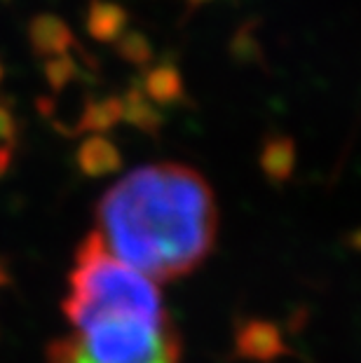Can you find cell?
Instances as JSON below:
<instances>
[{"label":"cell","instance_id":"6da1fadb","mask_svg":"<svg viewBox=\"0 0 361 363\" xmlns=\"http://www.w3.org/2000/svg\"><path fill=\"white\" fill-rule=\"evenodd\" d=\"M96 233L115 258L148 279L176 281L213 251L216 197L204 176L186 164H145L104 192Z\"/></svg>","mask_w":361,"mask_h":363},{"label":"cell","instance_id":"7a4b0ae2","mask_svg":"<svg viewBox=\"0 0 361 363\" xmlns=\"http://www.w3.org/2000/svg\"><path fill=\"white\" fill-rule=\"evenodd\" d=\"M45 363H181V337L169 312H111L50 342Z\"/></svg>","mask_w":361,"mask_h":363},{"label":"cell","instance_id":"3957f363","mask_svg":"<svg viewBox=\"0 0 361 363\" xmlns=\"http://www.w3.org/2000/svg\"><path fill=\"white\" fill-rule=\"evenodd\" d=\"M71 328L111 312L165 314L157 284L115 258L94 230L82 239L68 274V296L61 303Z\"/></svg>","mask_w":361,"mask_h":363},{"label":"cell","instance_id":"277c9868","mask_svg":"<svg viewBox=\"0 0 361 363\" xmlns=\"http://www.w3.org/2000/svg\"><path fill=\"white\" fill-rule=\"evenodd\" d=\"M28 40L40 57H61L75 45V35L64 19L43 12L28 21Z\"/></svg>","mask_w":361,"mask_h":363},{"label":"cell","instance_id":"5b68a950","mask_svg":"<svg viewBox=\"0 0 361 363\" xmlns=\"http://www.w3.org/2000/svg\"><path fill=\"white\" fill-rule=\"evenodd\" d=\"M87 33L99 43H111L125 33L129 24V14L125 7L111 3V0H89L87 10Z\"/></svg>","mask_w":361,"mask_h":363},{"label":"cell","instance_id":"8992f818","mask_svg":"<svg viewBox=\"0 0 361 363\" xmlns=\"http://www.w3.org/2000/svg\"><path fill=\"white\" fill-rule=\"evenodd\" d=\"M78 164L84 174L89 176H101V174H109L118 167V152L115 148L104 141V138H89L84 141L78 150Z\"/></svg>","mask_w":361,"mask_h":363},{"label":"cell","instance_id":"52a82bcc","mask_svg":"<svg viewBox=\"0 0 361 363\" xmlns=\"http://www.w3.org/2000/svg\"><path fill=\"white\" fill-rule=\"evenodd\" d=\"M73 75H75V61L68 57V54L52 57L48 64H45V78H48L52 89H64L66 84L73 80Z\"/></svg>","mask_w":361,"mask_h":363},{"label":"cell","instance_id":"ba28073f","mask_svg":"<svg viewBox=\"0 0 361 363\" xmlns=\"http://www.w3.org/2000/svg\"><path fill=\"white\" fill-rule=\"evenodd\" d=\"M118 52L122 59L132 61V64H143V61L150 59V45L139 30H129V33L122 35L118 43Z\"/></svg>","mask_w":361,"mask_h":363},{"label":"cell","instance_id":"9c48e42d","mask_svg":"<svg viewBox=\"0 0 361 363\" xmlns=\"http://www.w3.org/2000/svg\"><path fill=\"white\" fill-rule=\"evenodd\" d=\"M145 84H148V91H150L152 96L169 99L176 89H179V75H176L174 68L160 66V68H155V71L148 75Z\"/></svg>","mask_w":361,"mask_h":363},{"label":"cell","instance_id":"30bf717a","mask_svg":"<svg viewBox=\"0 0 361 363\" xmlns=\"http://www.w3.org/2000/svg\"><path fill=\"white\" fill-rule=\"evenodd\" d=\"M120 115V104L118 101H104V104H94L87 108L82 118V125L87 127H106Z\"/></svg>","mask_w":361,"mask_h":363},{"label":"cell","instance_id":"8fae6325","mask_svg":"<svg viewBox=\"0 0 361 363\" xmlns=\"http://www.w3.org/2000/svg\"><path fill=\"white\" fill-rule=\"evenodd\" d=\"M17 138V125H14V118L10 113V108L0 106V145L10 148Z\"/></svg>","mask_w":361,"mask_h":363},{"label":"cell","instance_id":"7c38bea8","mask_svg":"<svg viewBox=\"0 0 361 363\" xmlns=\"http://www.w3.org/2000/svg\"><path fill=\"white\" fill-rule=\"evenodd\" d=\"M7 164H10V148H5V145H0V174L5 172Z\"/></svg>","mask_w":361,"mask_h":363},{"label":"cell","instance_id":"4fadbf2b","mask_svg":"<svg viewBox=\"0 0 361 363\" xmlns=\"http://www.w3.org/2000/svg\"><path fill=\"white\" fill-rule=\"evenodd\" d=\"M7 281V272L3 269V265H0V284H5Z\"/></svg>","mask_w":361,"mask_h":363},{"label":"cell","instance_id":"5bb4252c","mask_svg":"<svg viewBox=\"0 0 361 363\" xmlns=\"http://www.w3.org/2000/svg\"><path fill=\"white\" fill-rule=\"evenodd\" d=\"M190 5H204V3H209V0H188Z\"/></svg>","mask_w":361,"mask_h":363},{"label":"cell","instance_id":"9a60e30c","mask_svg":"<svg viewBox=\"0 0 361 363\" xmlns=\"http://www.w3.org/2000/svg\"><path fill=\"white\" fill-rule=\"evenodd\" d=\"M0 80H3V66H0Z\"/></svg>","mask_w":361,"mask_h":363}]
</instances>
